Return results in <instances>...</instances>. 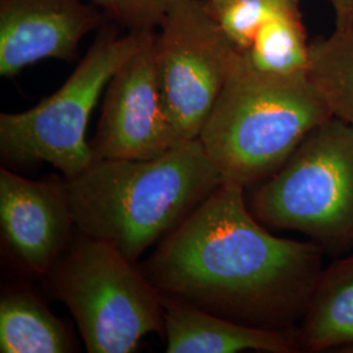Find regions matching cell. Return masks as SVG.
<instances>
[{
	"label": "cell",
	"mask_w": 353,
	"mask_h": 353,
	"mask_svg": "<svg viewBox=\"0 0 353 353\" xmlns=\"http://www.w3.org/2000/svg\"><path fill=\"white\" fill-rule=\"evenodd\" d=\"M153 32L121 34L106 20L63 85L34 108L0 115V152L13 163L42 161L72 178L93 163L87 127L117 70Z\"/></svg>",
	"instance_id": "6"
},
{
	"label": "cell",
	"mask_w": 353,
	"mask_h": 353,
	"mask_svg": "<svg viewBox=\"0 0 353 353\" xmlns=\"http://www.w3.org/2000/svg\"><path fill=\"white\" fill-rule=\"evenodd\" d=\"M89 144L93 161L145 160L174 147L160 96L154 32L109 81L101 119Z\"/></svg>",
	"instance_id": "8"
},
{
	"label": "cell",
	"mask_w": 353,
	"mask_h": 353,
	"mask_svg": "<svg viewBox=\"0 0 353 353\" xmlns=\"http://www.w3.org/2000/svg\"><path fill=\"white\" fill-rule=\"evenodd\" d=\"M168 353H293L301 351L297 328L254 327L199 306L163 296Z\"/></svg>",
	"instance_id": "11"
},
{
	"label": "cell",
	"mask_w": 353,
	"mask_h": 353,
	"mask_svg": "<svg viewBox=\"0 0 353 353\" xmlns=\"http://www.w3.org/2000/svg\"><path fill=\"white\" fill-rule=\"evenodd\" d=\"M297 331L307 352H352L353 250L322 270Z\"/></svg>",
	"instance_id": "12"
},
{
	"label": "cell",
	"mask_w": 353,
	"mask_h": 353,
	"mask_svg": "<svg viewBox=\"0 0 353 353\" xmlns=\"http://www.w3.org/2000/svg\"><path fill=\"white\" fill-rule=\"evenodd\" d=\"M307 77L332 117L353 125V26L310 42Z\"/></svg>",
	"instance_id": "14"
},
{
	"label": "cell",
	"mask_w": 353,
	"mask_h": 353,
	"mask_svg": "<svg viewBox=\"0 0 353 353\" xmlns=\"http://www.w3.org/2000/svg\"><path fill=\"white\" fill-rule=\"evenodd\" d=\"M221 30L241 51L248 50L258 29L274 16L300 10V0H205Z\"/></svg>",
	"instance_id": "16"
},
{
	"label": "cell",
	"mask_w": 353,
	"mask_h": 353,
	"mask_svg": "<svg viewBox=\"0 0 353 353\" xmlns=\"http://www.w3.org/2000/svg\"><path fill=\"white\" fill-rule=\"evenodd\" d=\"M156 34L161 103L173 145L199 139L240 49L205 0L176 6Z\"/></svg>",
	"instance_id": "7"
},
{
	"label": "cell",
	"mask_w": 353,
	"mask_h": 353,
	"mask_svg": "<svg viewBox=\"0 0 353 353\" xmlns=\"http://www.w3.org/2000/svg\"><path fill=\"white\" fill-rule=\"evenodd\" d=\"M49 275L88 352H134L164 331L163 294L110 243L80 234Z\"/></svg>",
	"instance_id": "5"
},
{
	"label": "cell",
	"mask_w": 353,
	"mask_h": 353,
	"mask_svg": "<svg viewBox=\"0 0 353 353\" xmlns=\"http://www.w3.org/2000/svg\"><path fill=\"white\" fill-rule=\"evenodd\" d=\"M74 341L62 321L26 292H10L0 300V352L67 353Z\"/></svg>",
	"instance_id": "13"
},
{
	"label": "cell",
	"mask_w": 353,
	"mask_h": 353,
	"mask_svg": "<svg viewBox=\"0 0 353 353\" xmlns=\"http://www.w3.org/2000/svg\"><path fill=\"white\" fill-rule=\"evenodd\" d=\"M245 190L223 181L165 236L145 274L163 296L216 316L292 328L325 268L323 249L270 233L250 211Z\"/></svg>",
	"instance_id": "1"
},
{
	"label": "cell",
	"mask_w": 353,
	"mask_h": 353,
	"mask_svg": "<svg viewBox=\"0 0 353 353\" xmlns=\"http://www.w3.org/2000/svg\"><path fill=\"white\" fill-rule=\"evenodd\" d=\"M106 16L81 0H0V75L13 77L43 59L71 62Z\"/></svg>",
	"instance_id": "9"
},
{
	"label": "cell",
	"mask_w": 353,
	"mask_h": 353,
	"mask_svg": "<svg viewBox=\"0 0 353 353\" xmlns=\"http://www.w3.org/2000/svg\"><path fill=\"white\" fill-rule=\"evenodd\" d=\"M183 1L188 0H92L109 21L130 32H154Z\"/></svg>",
	"instance_id": "17"
},
{
	"label": "cell",
	"mask_w": 353,
	"mask_h": 353,
	"mask_svg": "<svg viewBox=\"0 0 353 353\" xmlns=\"http://www.w3.org/2000/svg\"><path fill=\"white\" fill-rule=\"evenodd\" d=\"M332 114L307 74L275 75L239 52L199 140L224 181L255 188Z\"/></svg>",
	"instance_id": "3"
},
{
	"label": "cell",
	"mask_w": 353,
	"mask_h": 353,
	"mask_svg": "<svg viewBox=\"0 0 353 353\" xmlns=\"http://www.w3.org/2000/svg\"><path fill=\"white\" fill-rule=\"evenodd\" d=\"M265 227L296 230L323 250H353V125L331 117L249 199Z\"/></svg>",
	"instance_id": "4"
},
{
	"label": "cell",
	"mask_w": 353,
	"mask_h": 353,
	"mask_svg": "<svg viewBox=\"0 0 353 353\" xmlns=\"http://www.w3.org/2000/svg\"><path fill=\"white\" fill-rule=\"evenodd\" d=\"M0 225L16 256L33 272L49 275L75 225L64 183L32 181L1 169Z\"/></svg>",
	"instance_id": "10"
},
{
	"label": "cell",
	"mask_w": 353,
	"mask_h": 353,
	"mask_svg": "<svg viewBox=\"0 0 353 353\" xmlns=\"http://www.w3.org/2000/svg\"><path fill=\"white\" fill-rule=\"evenodd\" d=\"M223 181L195 139L153 159L93 161L64 186L79 233L137 262Z\"/></svg>",
	"instance_id": "2"
},
{
	"label": "cell",
	"mask_w": 353,
	"mask_h": 353,
	"mask_svg": "<svg viewBox=\"0 0 353 353\" xmlns=\"http://www.w3.org/2000/svg\"><path fill=\"white\" fill-rule=\"evenodd\" d=\"M310 42L301 10L274 16L261 26L248 50L252 67L275 75L307 74Z\"/></svg>",
	"instance_id": "15"
},
{
	"label": "cell",
	"mask_w": 353,
	"mask_h": 353,
	"mask_svg": "<svg viewBox=\"0 0 353 353\" xmlns=\"http://www.w3.org/2000/svg\"><path fill=\"white\" fill-rule=\"evenodd\" d=\"M335 12V29L344 30L353 26V0H330Z\"/></svg>",
	"instance_id": "18"
}]
</instances>
